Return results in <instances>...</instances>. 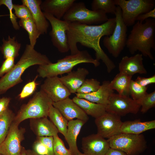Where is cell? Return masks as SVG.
<instances>
[{
	"label": "cell",
	"instance_id": "6da1fadb",
	"mask_svg": "<svg viewBox=\"0 0 155 155\" xmlns=\"http://www.w3.org/2000/svg\"><path fill=\"white\" fill-rule=\"evenodd\" d=\"M115 18L108 20L99 25H89L77 22H69L67 31L68 44L71 55L79 52L77 44L92 49L95 52L98 61L101 60L106 65L108 73L115 67L114 62L102 49L100 40L103 36H109L113 33L115 26Z\"/></svg>",
	"mask_w": 155,
	"mask_h": 155
},
{
	"label": "cell",
	"instance_id": "7a4b0ae2",
	"mask_svg": "<svg viewBox=\"0 0 155 155\" xmlns=\"http://www.w3.org/2000/svg\"><path fill=\"white\" fill-rule=\"evenodd\" d=\"M145 21H137L133 25L126 46L131 54L138 51L143 56L153 60L151 49H155V19L149 18Z\"/></svg>",
	"mask_w": 155,
	"mask_h": 155
},
{
	"label": "cell",
	"instance_id": "3957f363",
	"mask_svg": "<svg viewBox=\"0 0 155 155\" xmlns=\"http://www.w3.org/2000/svg\"><path fill=\"white\" fill-rule=\"evenodd\" d=\"M51 63L46 55L36 51L30 44H26L22 55L13 69L0 78V94L22 82L21 76L29 67Z\"/></svg>",
	"mask_w": 155,
	"mask_h": 155
},
{
	"label": "cell",
	"instance_id": "277c9868",
	"mask_svg": "<svg viewBox=\"0 0 155 155\" xmlns=\"http://www.w3.org/2000/svg\"><path fill=\"white\" fill-rule=\"evenodd\" d=\"M82 63H92L95 67L100 65L99 61L92 58L87 51H80L77 54L58 60L56 63L39 65L37 71L39 76L43 78L58 76L68 73L74 67Z\"/></svg>",
	"mask_w": 155,
	"mask_h": 155
},
{
	"label": "cell",
	"instance_id": "5b68a950",
	"mask_svg": "<svg viewBox=\"0 0 155 155\" xmlns=\"http://www.w3.org/2000/svg\"><path fill=\"white\" fill-rule=\"evenodd\" d=\"M53 102L48 95L40 89L27 104L22 106L13 121L19 125L28 119L47 117L50 106Z\"/></svg>",
	"mask_w": 155,
	"mask_h": 155
},
{
	"label": "cell",
	"instance_id": "8992f818",
	"mask_svg": "<svg viewBox=\"0 0 155 155\" xmlns=\"http://www.w3.org/2000/svg\"><path fill=\"white\" fill-rule=\"evenodd\" d=\"M63 18L68 22H77L89 25L101 24L109 19L104 11L89 9L82 2L74 3Z\"/></svg>",
	"mask_w": 155,
	"mask_h": 155
},
{
	"label": "cell",
	"instance_id": "52a82bcc",
	"mask_svg": "<svg viewBox=\"0 0 155 155\" xmlns=\"http://www.w3.org/2000/svg\"><path fill=\"white\" fill-rule=\"evenodd\" d=\"M107 140L110 148L123 151L127 155H139L147 147V142L142 134L121 133Z\"/></svg>",
	"mask_w": 155,
	"mask_h": 155
},
{
	"label": "cell",
	"instance_id": "ba28073f",
	"mask_svg": "<svg viewBox=\"0 0 155 155\" xmlns=\"http://www.w3.org/2000/svg\"><path fill=\"white\" fill-rule=\"evenodd\" d=\"M115 26L112 34L105 36L103 43L108 52L115 58L118 57L126 46L127 38V26L123 20L121 8L117 6Z\"/></svg>",
	"mask_w": 155,
	"mask_h": 155
},
{
	"label": "cell",
	"instance_id": "9c48e42d",
	"mask_svg": "<svg viewBox=\"0 0 155 155\" xmlns=\"http://www.w3.org/2000/svg\"><path fill=\"white\" fill-rule=\"evenodd\" d=\"M121 9L123 22L127 26H133L139 15L149 11L155 6L154 0H114Z\"/></svg>",
	"mask_w": 155,
	"mask_h": 155
},
{
	"label": "cell",
	"instance_id": "30bf717a",
	"mask_svg": "<svg viewBox=\"0 0 155 155\" xmlns=\"http://www.w3.org/2000/svg\"><path fill=\"white\" fill-rule=\"evenodd\" d=\"M43 13L51 26L52 29L49 34L53 45L60 53L68 52L69 50V48L67 31L69 22L64 20L58 19L49 13Z\"/></svg>",
	"mask_w": 155,
	"mask_h": 155
},
{
	"label": "cell",
	"instance_id": "8fae6325",
	"mask_svg": "<svg viewBox=\"0 0 155 155\" xmlns=\"http://www.w3.org/2000/svg\"><path fill=\"white\" fill-rule=\"evenodd\" d=\"M141 105L138 101L129 96L113 93L110 97L106 106V111L121 117L128 113L136 114L138 112Z\"/></svg>",
	"mask_w": 155,
	"mask_h": 155
},
{
	"label": "cell",
	"instance_id": "7c38bea8",
	"mask_svg": "<svg viewBox=\"0 0 155 155\" xmlns=\"http://www.w3.org/2000/svg\"><path fill=\"white\" fill-rule=\"evenodd\" d=\"M13 121L5 140L0 144V154L3 155H20L22 147L21 142L24 139L25 129L19 128Z\"/></svg>",
	"mask_w": 155,
	"mask_h": 155
},
{
	"label": "cell",
	"instance_id": "4fadbf2b",
	"mask_svg": "<svg viewBox=\"0 0 155 155\" xmlns=\"http://www.w3.org/2000/svg\"><path fill=\"white\" fill-rule=\"evenodd\" d=\"M123 122L121 117L106 112L95 118V123L97 129V134L104 138L108 139L120 133Z\"/></svg>",
	"mask_w": 155,
	"mask_h": 155
},
{
	"label": "cell",
	"instance_id": "5bb4252c",
	"mask_svg": "<svg viewBox=\"0 0 155 155\" xmlns=\"http://www.w3.org/2000/svg\"><path fill=\"white\" fill-rule=\"evenodd\" d=\"M40 90L44 91L53 102L64 100L69 98L71 94L58 76L46 78L41 86Z\"/></svg>",
	"mask_w": 155,
	"mask_h": 155
},
{
	"label": "cell",
	"instance_id": "9a60e30c",
	"mask_svg": "<svg viewBox=\"0 0 155 155\" xmlns=\"http://www.w3.org/2000/svg\"><path fill=\"white\" fill-rule=\"evenodd\" d=\"M110 148L107 140L97 133L82 139V150L84 153L88 155H105Z\"/></svg>",
	"mask_w": 155,
	"mask_h": 155
},
{
	"label": "cell",
	"instance_id": "2e32d148",
	"mask_svg": "<svg viewBox=\"0 0 155 155\" xmlns=\"http://www.w3.org/2000/svg\"><path fill=\"white\" fill-rule=\"evenodd\" d=\"M52 104L68 121L76 118L86 123L89 119L88 115L69 98L59 102H53Z\"/></svg>",
	"mask_w": 155,
	"mask_h": 155
},
{
	"label": "cell",
	"instance_id": "e0dca14e",
	"mask_svg": "<svg viewBox=\"0 0 155 155\" xmlns=\"http://www.w3.org/2000/svg\"><path fill=\"white\" fill-rule=\"evenodd\" d=\"M143 60V55L140 53L131 57H123L119 63V73L132 76L136 73L146 74Z\"/></svg>",
	"mask_w": 155,
	"mask_h": 155
},
{
	"label": "cell",
	"instance_id": "ac0fdd59",
	"mask_svg": "<svg viewBox=\"0 0 155 155\" xmlns=\"http://www.w3.org/2000/svg\"><path fill=\"white\" fill-rule=\"evenodd\" d=\"M22 4L29 9L37 29L41 34H46L49 26V23L42 11L41 0H22Z\"/></svg>",
	"mask_w": 155,
	"mask_h": 155
},
{
	"label": "cell",
	"instance_id": "d6986e66",
	"mask_svg": "<svg viewBox=\"0 0 155 155\" xmlns=\"http://www.w3.org/2000/svg\"><path fill=\"white\" fill-rule=\"evenodd\" d=\"M75 0H45L42 1L40 7L43 12L49 13L61 20Z\"/></svg>",
	"mask_w": 155,
	"mask_h": 155
},
{
	"label": "cell",
	"instance_id": "ffe728a7",
	"mask_svg": "<svg viewBox=\"0 0 155 155\" xmlns=\"http://www.w3.org/2000/svg\"><path fill=\"white\" fill-rule=\"evenodd\" d=\"M89 73L86 69L79 67L76 71H71L66 75L61 77L60 79L71 94H75Z\"/></svg>",
	"mask_w": 155,
	"mask_h": 155
},
{
	"label": "cell",
	"instance_id": "44dd1931",
	"mask_svg": "<svg viewBox=\"0 0 155 155\" xmlns=\"http://www.w3.org/2000/svg\"><path fill=\"white\" fill-rule=\"evenodd\" d=\"M110 82L109 81H104L96 91L85 94L76 93V96L80 98L106 106L110 97L114 93L113 90L110 87Z\"/></svg>",
	"mask_w": 155,
	"mask_h": 155
},
{
	"label": "cell",
	"instance_id": "7402d4cb",
	"mask_svg": "<svg viewBox=\"0 0 155 155\" xmlns=\"http://www.w3.org/2000/svg\"><path fill=\"white\" fill-rule=\"evenodd\" d=\"M30 127L37 137L52 136L57 135L59 132L47 117L30 119Z\"/></svg>",
	"mask_w": 155,
	"mask_h": 155
},
{
	"label": "cell",
	"instance_id": "603a6c76",
	"mask_svg": "<svg viewBox=\"0 0 155 155\" xmlns=\"http://www.w3.org/2000/svg\"><path fill=\"white\" fill-rule=\"evenodd\" d=\"M85 123L78 119L68 121L66 136L65 138L72 155H78L81 153L78 149L77 140L82 128Z\"/></svg>",
	"mask_w": 155,
	"mask_h": 155
},
{
	"label": "cell",
	"instance_id": "cb8c5ba5",
	"mask_svg": "<svg viewBox=\"0 0 155 155\" xmlns=\"http://www.w3.org/2000/svg\"><path fill=\"white\" fill-rule=\"evenodd\" d=\"M155 128V120L142 122L140 119L123 122L120 133L140 134L146 131Z\"/></svg>",
	"mask_w": 155,
	"mask_h": 155
},
{
	"label": "cell",
	"instance_id": "d4e9b609",
	"mask_svg": "<svg viewBox=\"0 0 155 155\" xmlns=\"http://www.w3.org/2000/svg\"><path fill=\"white\" fill-rule=\"evenodd\" d=\"M72 99L88 115L95 118L100 117L106 112V105H104L94 103L76 96Z\"/></svg>",
	"mask_w": 155,
	"mask_h": 155
},
{
	"label": "cell",
	"instance_id": "484cf974",
	"mask_svg": "<svg viewBox=\"0 0 155 155\" xmlns=\"http://www.w3.org/2000/svg\"><path fill=\"white\" fill-rule=\"evenodd\" d=\"M132 77L119 72L110 82L111 88L120 95L129 96V87Z\"/></svg>",
	"mask_w": 155,
	"mask_h": 155
},
{
	"label": "cell",
	"instance_id": "4316f807",
	"mask_svg": "<svg viewBox=\"0 0 155 155\" xmlns=\"http://www.w3.org/2000/svg\"><path fill=\"white\" fill-rule=\"evenodd\" d=\"M2 42L0 46V50L5 59L9 58L15 59L18 56L21 44L16 39L15 36L11 37L9 36L6 40L3 38Z\"/></svg>",
	"mask_w": 155,
	"mask_h": 155
},
{
	"label": "cell",
	"instance_id": "83f0119b",
	"mask_svg": "<svg viewBox=\"0 0 155 155\" xmlns=\"http://www.w3.org/2000/svg\"><path fill=\"white\" fill-rule=\"evenodd\" d=\"M48 117L59 132L61 133L65 138L67 134L68 121L53 104L50 106Z\"/></svg>",
	"mask_w": 155,
	"mask_h": 155
},
{
	"label": "cell",
	"instance_id": "f1b7e54d",
	"mask_svg": "<svg viewBox=\"0 0 155 155\" xmlns=\"http://www.w3.org/2000/svg\"><path fill=\"white\" fill-rule=\"evenodd\" d=\"M21 27L27 32L30 42V44L34 47L37 40L41 35L39 33L32 18L20 20L18 22Z\"/></svg>",
	"mask_w": 155,
	"mask_h": 155
},
{
	"label": "cell",
	"instance_id": "f546056e",
	"mask_svg": "<svg viewBox=\"0 0 155 155\" xmlns=\"http://www.w3.org/2000/svg\"><path fill=\"white\" fill-rule=\"evenodd\" d=\"M15 115L8 108L0 116V144L5 140Z\"/></svg>",
	"mask_w": 155,
	"mask_h": 155
},
{
	"label": "cell",
	"instance_id": "4dcf8cb0",
	"mask_svg": "<svg viewBox=\"0 0 155 155\" xmlns=\"http://www.w3.org/2000/svg\"><path fill=\"white\" fill-rule=\"evenodd\" d=\"M117 6L114 0H93L91 4L92 10H101L106 14H115Z\"/></svg>",
	"mask_w": 155,
	"mask_h": 155
},
{
	"label": "cell",
	"instance_id": "1f68e13d",
	"mask_svg": "<svg viewBox=\"0 0 155 155\" xmlns=\"http://www.w3.org/2000/svg\"><path fill=\"white\" fill-rule=\"evenodd\" d=\"M100 86V82L96 79H86L76 93L88 94L97 90Z\"/></svg>",
	"mask_w": 155,
	"mask_h": 155
},
{
	"label": "cell",
	"instance_id": "d6a6232c",
	"mask_svg": "<svg viewBox=\"0 0 155 155\" xmlns=\"http://www.w3.org/2000/svg\"><path fill=\"white\" fill-rule=\"evenodd\" d=\"M147 87L141 86L131 80L129 87L130 95L133 100L138 101L147 93Z\"/></svg>",
	"mask_w": 155,
	"mask_h": 155
},
{
	"label": "cell",
	"instance_id": "836d02e7",
	"mask_svg": "<svg viewBox=\"0 0 155 155\" xmlns=\"http://www.w3.org/2000/svg\"><path fill=\"white\" fill-rule=\"evenodd\" d=\"M138 101L141 107V112L143 114L146 113L155 106V91L147 93Z\"/></svg>",
	"mask_w": 155,
	"mask_h": 155
},
{
	"label": "cell",
	"instance_id": "e575fe53",
	"mask_svg": "<svg viewBox=\"0 0 155 155\" xmlns=\"http://www.w3.org/2000/svg\"><path fill=\"white\" fill-rule=\"evenodd\" d=\"M53 137L54 155H72L69 150L65 147L63 142L58 135Z\"/></svg>",
	"mask_w": 155,
	"mask_h": 155
},
{
	"label": "cell",
	"instance_id": "d590c367",
	"mask_svg": "<svg viewBox=\"0 0 155 155\" xmlns=\"http://www.w3.org/2000/svg\"><path fill=\"white\" fill-rule=\"evenodd\" d=\"M13 10L17 18L20 20L32 18V14L28 8L25 5L13 4Z\"/></svg>",
	"mask_w": 155,
	"mask_h": 155
},
{
	"label": "cell",
	"instance_id": "8d00e7d4",
	"mask_svg": "<svg viewBox=\"0 0 155 155\" xmlns=\"http://www.w3.org/2000/svg\"><path fill=\"white\" fill-rule=\"evenodd\" d=\"M5 5L8 9L9 12V18L13 28L16 30H18L20 26L17 20V18L13 13V5L12 0H0V7L2 5Z\"/></svg>",
	"mask_w": 155,
	"mask_h": 155
},
{
	"label": "cell",
	"instance_id": "74e56055",
	"mask_svg": "<svg viewBox=\"0 0 155 155\" xmlns=\"http://www.w3.org/2000/svg\"><path fill=\"white\" fill-rule=\"evenodd\" d=\"M37 77V76L34 80L28 83L24 86L19 95L20 99L27 98L34 92L38 84L36 82Z\"/></svg>",
	"mask_w": 155,
	"mask_h": 155
},
{
	"label": "cell",
	"instance_id": "f35d334b",
	"mask_svg": "<svg viewBox=\"0 0 155 155\" xmlns=\"http://www.w3.org/2000/svg\"><path fill=\"white\" fill-rule=\"evenodd\" d=\"M15 59L9 58L5 59L0 68V77H2L10 71L14 67Z\"/></svg>",
	"mask_w": 155,
	"mask_h": 155
},
{
	"label": "cell",
	"instance_id": "ab89813d",
	"mask_svg": "<svg viewBox=\"0 0 155 155\" xmlns=\"http://www.w3.org/2000/svg\"><path fill=\"white\" fill-rule=\"evenodd\" d=\"M37 139L41 142L46 147L48 150L47 155H54L53 149V137H37Z\"/></svg>",
	"mask_w": 155,
	"mask_h": 155
},
{
	"label": "cell",
	"instance_id": "60d3db41",
	"mask_svg": "<svg viewBox=\"0 0 155 155\" xmlns=\"http://www.w3.org/2000/svg\"><path fill=\"white\" fill-rule=\"evenodd\" d=\"M33 150L40 155H47L48 150L46 146L41 142L37 139L34 142Z\"/></svg>",
	"mask_w": 155,
	"mask_h": 155
},
{
	"label": "cell",
	"instance_id": "b9f144b4",
	"mask_svg": "<svg viewBox=\"0 0 155 155\" xmlns=\"http://www.w3.org/2000/svg\"><path fill=\"white\" fill-rule=\"evenodd\" d=\"M135 81L140 86L143 87H147L151 84L155 83V75L148 78L138 76Z\"/></svg>",
	"mask_w": 155,
	"mask_h": 155
},
{
	"label": "cell",
	"instance_id": "7bdbcfd3",
	"mask_svg": "<svg viewBox=\"0 0 155 155\" xmlns=\"http://www.w3.org/2000/svg\"><path fill=\"white\" fill-rule=\"evenodd\" d=\"M150 18H155V7L150 11L139 16L136 18V21L143 22L145 20Z\"/></svg>",
	"mask_w": 155,
	"mask_h": 155
},
{
	"label": "cell",
	"instance_id": "ee69618b",
	"mask_svg": "<svg viewBox=\"0 0 155 155\" xmlns=\"http://www.w3.org/2000/svg\"><path fill=\"white\" fill-rule=\"evenodd\" d=\"M11 99L9 98H0V116L3 114L8 108Z\"/></svg>",
	"mask_w": 155,
	"mask_h": 155
},
{
	"label": "cell",
	"instance_id": "f6af8a7d",
	"mask_svg": "<svg viewBox=\"0 0 155 155\" xmlns=\"http://www.w3.org/2000/svg\"><path fill=\"white\" fill-rule=\"evenodd\" d=\"M105 155H127V154L121 150L110 148Z\"/></svg>",
	"mask_w": 155,
	"mask_h": 155
},
{
	"label": "cell",
	"instance_id": "bcb514c9",
	"mask_svg": "<svg viewBox=\"0 0 155 155\" xmlns=\"http://www.w3.org/2000/svg\"><path fill=\"white\" fill-rule=\"evenodd\" d=\"M26 155H40L33 150H26Z\"/></svg>",
	"mask_w": 155,
	"mask_h": 155
},
{
	"label": "cell",
	"instance_id": "7dc6e473",
	"mask_svg": "<svg viewBox=\"0 0 155 155\" xmlns=\"http://www.w3.org/2000/svg\"><path fill=\"white\" fill-rule=\"evenodd\" d=\"M26 150L24 147H22L21 154L20 155H26Z\"/></svg>",
	"mask_w": 155,
	"mask_h": 155
},
{
	"label": "cell",
	"instance_id": "c3c4849f",
	"mask_svg": "<svg viewBox=\"0 0 155 155\" xmlns=\"http://www.w3.org/2000/svg\"><path fill=\"white\" fill-rule=\"evenodd\" d=\"M78 155H88L86 154H85L84 153H81L80 154H79Z\"/></svg>",
	"mask_w": 155,
	"mask_h": 155
},
{
	"label": "cell",
	"instance_id": "681fc988",
	"mask_svg": "<svg viewBox=\"0 0 155 155\" xmlns=\"http://www.w3.org/2000/svg\"><path fill=\"white\" fill-rule=\"evenodd\" d=\"M0 155H3L0 154Z\"/></svg>",
	"mask_w": 155,
	"mask_h": 155
}]
</instances>
